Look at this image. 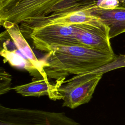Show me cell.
Masks as SVG:
<instances>
[{
	"label": "cell",
	"instance_id": "5",
	"mask_svg": "<svg viewBox=\"0 0 125 125\" xmlns=\"http://www.w3.org/2000/svg\"><path fill=\"white\" fill-rule=\"evenodd\" d=\"M0 55L3 58L4 62L28 72L33 77V80L48 79L43 70V65L34 62L21 51L6 30L0 33Z\"/></svg>",
	"mask_w": 125,
	"mask_h": 125
},
{
	"label": "cell",
	"instance_id": "11",
	"mask_svg": "<svg viewBox=\"0 0 125 125\" xmlns=\"http://www.w3.org/2000/svg\"><path fill=\"white\" fill-rule=\"evenodd\" d=\"M5 0H0V3L2 2H3V1H5Z\"/></svg>",
	"mask_w": 125,
	"mask_h": 125
},
{
	"label": "cell",
	"instance_id": "6",
	"mask_svg": "<svg viewBox=\"0 0 125 125\" xmlns=\"http://www.w3.org/2000/svg\"><path fill=\"white\" fill-rule=\"evenodd\" d=\"M59 83L57 81L54 83L46 78L33 80L29 83L19 85L13 87L17 93L25 97H41L47 96L50 99L56 101L62 100L58 91Z\"/></svg>",
	"mask_w": 125,
	"mask_h": 125
},
{
	"label": "cell",
	"instance_id": "7",
	"mask_svg": "<svg viewBox=\"0 0 125 125\" xmlns=\"http://www.w3.org/2000/svg\"><path fill=\"white\" fill-rule=\"evenodd\" d=\"M89 10L93 15L99 17L106 26L110 39L125 33V8L102 9L93 6Z\"/></svg>",
	"mask_w": 125,
	"mask_h": 125
},
{
	"label": "cell",
	"instance_id": "9",
	"mask_svg": "<svg viewBox=\"0 0 125 125\" xmlns=\"http://www.w3.org/2000/svg\"><path fill=\"white\" fill-rule=\"evenodd\" d=\"M12 76L3 67L0 66V96L12 89Z\"/></svg>",
	"mask_w": 125,
	"mask_h": 125
},
{
	"label": "cell",
	"instance_id": "8",
	"mask_svg": "<svg viewBox=\"0 0 125 125\" xmlns=\"http://www.w3.org/2000/svg\"><path fill=\"white\" fill-rule=\"evenodd\" d=\"M8 32L11 39L16 45L27 57L34 62L44 65V60H39L21 33L19 24L6 21L2 25Z\"/></svg>",
	"mask_w": 125,
	"mask_h": 125
},
{
	"label": "cell",
	"instance_id": "2",
	"mask_svg": "<svg viewBox=\"0 0 125 125\" xmlns=\"http://www.w3.org/2000/svg\"><path fill=\"white\" fill-rule=\"evenodd\" d=\"M0 125H81L64 112L12 108L0 103Z\"/></svg>",
	"mask_w": 125,
	"mask_h": 125
},
{
	"label": "cell",
	"instance_id": "10",
	"mask_svg": "<svg viewBox=\"0 0 125 125\" xmlns=\"http://www.w3.org/2000/svg\"><path fill=\"white\" fill-rule=\"evenodd\" d=\"M97 0H75L77 4L80 7H85L93 2L96 1ZM119 2V7L125 8V0H117Z\"/></svg>",
	"mask_w": 125,
	"mask_h": 125
},
{
	"label": "cell",
	"instance_id": "3",
	"mask_svg": "<svg viewBox=\"0 0 125 125\" xmlns=\"http://www.w3.org/2000/svg\"><path fill=\"white\" fill-rule=\"evenodd\" d=\"M102 76L88 72L75 75L67 80L64 78L56 80L59 83L58 89L63 101L62 106L74 109L88 103Z\"/></svg>",
	"mask_w": 125,
	"mask_h": 125
},
{
	"label": "cell",
	"instance_id": "4",
	"mask_svg": "<svg viewBox=\"0 0 125 125\" xmlns=\"http://www.w3.org/2000/svg\"><path fill=\"white\" fill-rule=\"evenodd\" d=\"M64 0H6L0 3V27L6 21L20 24L29 19L48 15Z\"/></svg>",
	"mask_w": 125,
	"mask_h": 125
},
{
	"label": "cell",
	"instance_id": "1",
	"mask_svg": "<svg viewBox=\"0 0 125 125\" xmlns=\"http://www.w3.org/2000/svg\"><path fill=\"white\" fill-rule=\"evenodd\" d=\"M116 56L80 45L57 46L46 55L43 70L49 80L65 79L70 75L94 70L112 61Z\"/></svg>",
	"mask_w": 125,
	"mask_h": 125
}]
</instances>
